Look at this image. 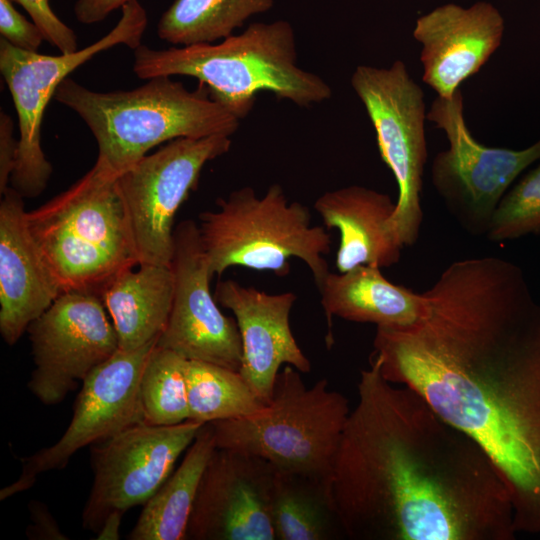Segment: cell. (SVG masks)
Instances as JSON below:
<instances>
[{
  "label": "cell",
  "mask_w": 540,
  "mask_h": 540,
  "mask_svg": "<svg viewBox=\"0 0 540 540\" xmlns=\"http://www.w3.org/2000/svg\"><path fill=\"white\" fill-rule=\"evenodd\" d=\"M408 327H377L373 353L489 455L517 532L540 534V304L523 271L498 257L453 262L423 292Z\"/></svg>",
  "instance_id": "obj_1"
},
{
  "label": "cell",
  "mask_w": 540,
  "mask_h": 540,
  "mask_svg": "<svg viewBox=\"0 0 540 540\" xmlns=\"http://www.w3.org/2000/svg\"><path fill=\"white\" fill-rule=\"evenodd\" d=\"M334 458L329 492L353 540H513L497 467L467 433L370 357Z\"/></svg>",
  "instance_id": "obj_2"
},
{
  "label": "cell",
  "mask_w": 540,
  "mask_h": 540,
  "mask_svg": "<svg viewBox=\"0 0 540 540\" xmlns=\"http://www.w3.org/2000/svg\"><path fill=\"white\" fill-rule=\"evenodd\" d=\"M133 72L140 79L189 76L199 80L210 97L242 119L252 110L256 95L269 91L278 99L308 107L328 100L330 86L297 65L294 29L285 20L253 23L241 34L218 44L134 51Z\"/></svg>",
  "instance_id": "obj_3"
},
{
  "label": "cell",
  "mask_w": 540,
  "mask_h": 540,
  "mask_svg": "<svg viewBox=\"0 0 540 540\" xmlns=\"http://www.w3.org/2000/svg\"><path fill=\"white\" fill-rule=\"evenodd\" d=\"M85 122L98 146L97 160L119 175L155 146L177 138L233 135L238 119L199 83L189 91L169 76L128 91L97 92L71 78L54 97Z\"/></svg>",
  "instance_id": "obj_4"
},
{
  "label": "cell",
  "mask_w": 540,
  "mask_h": 540,
  "mask_svg": "<svg viewBox=\"0 0 540 540\" xmlns=\"http://www.w3.org/2000/svg\"><path fill=\"white\" fill-rule=\"evenodd\" d=\"M117 175L96 161L67 190L26 212L29 231L63 292L99 297L139 265Z\"/></svg>",
  "instance_id": "obj_5"
},
{
  "label": "cell",
  "mask_w": 540,
  "mask_h": 540,
  "mask_svg": "<svg viewBox=\"0 0 540 540\" xmlns=\"http://www.w3.org/2000/svg\"><path fill=\"white\" fill-rule=\"evenodd\" d=\"M217 206L216 211L201 212L198 225L212 276L242 266L283 277L290 272L289 259L295 257L321 287L330 272L323 257L330 251V234L312 225L309 209L289 202L279 184H272L262 197L252 187H242L219 198Z\"/></svg>",
  "instance_id": "obj_6"
},
{
  "label": "cell",
  "mask_w": 540,
  "mask_h": 540,
  "mask_svg": "<svg viewBox=\"0 0 540 540\" xmlns=\"http://www.w3.org/2000/svg\"><path fill=\"white\" fill-rule=\"evenodd\" d=\"M348 399L322 378L307 388L285 365L271 401L248 417L212 422L216 447L255 455L276 470L327 482L350 414Z\"/></svg>",
  "instance_id": "obj_7"
},
{
  "label": "cell",
  "mask_w": 540,
  "mask_h": 540,
  "mask_svg": "<svg viewBox=\"0 0 540 540\" xmlns=\"http://www.w3.org/2000/svg\"><path fill=\"white\" fill-rule=\"evenodd\" d=\"M351 86L375 130L382 160L393 173L398 198L387 228L403 248L418 239L421 191L427 162L425 95L401 60L389 67L359 65Z\"/></svg>",
  "instance_id": "obj_8"
},
{
  "label": "cell",
  "mask_w": 540,
  "mask_h": 540,
  "mask_svg": "<svg viewBox=\"0 0 540 540\" xmlns=\"http://www.w3.org/2000/svg\"><path fill=\"white\" fill-rule=\"evenodd\" d=\"M121 17L101 39L70 54L46 55L12 46L0 37V72L18 118L19 146L10 187L23 198H35L47 187L53 168L41 146V124L48 102L60 83L96 54L117 45L136 49L148 24L138 0L121 7Z\"/></svg>",
  "instance_id": "obj_9"
},
{
  "label": "cell",
  "mask_w": 540,
  "mask_h": 540,
  "mask_svg": "<svg viewBox=\"0 0 540 540\" xmlns=\"http://www.w3.org/2000/svg\"><path fill=\"white\" fill-rule=\"evenodd\" d=\"M427 120L443 131L449 143L432 162L436 192L466 232L486 235L503 195L540 159V139L521 150L479 143L467 127L460 89L450 98L437 96L427 111Z\"/></svg>",
  "instance_id": "obj_10"
},
{
  "label": "cell",
  "mask_w": 540,
  "mask_h": 540,
  "mask_svg": "<svg viewBox=\"0 0 540 540\" xmlns=\"http://www.w3.org/2000/svg\"><path fill=\"white\" fill-rule=\"evenodd\" d=\"M230 146L225 135L177 138L117 175L139 264L171 267L176 212L197 189L205 164Z\"/></svg>",
  "instance_id": "obj_11"
},
{
  "label": "cell",
  "mask_w": 540,
  "mask_h": 540,
  "mask_svg": "<svg viewBox=\"0 0 540 540\" xmlns=\"http://www.w3.org/2000/svg\"><path fill=\"white\" fill-rule=\"evenodd\" d=\"M203 424L140 423L91 445L93 483L82 511V527L100 530L109 515L144 505L171 475Z\"/></svg>",
  "instance_id": "obj_12"
},
{
  "label": "cell",
  "mask_w": 540,
  "mask_h": 540,
  "mask_svg": "<svg viewBox=\"0 0 540 540\" xmlns=\"http://www.w3.org/2000/svg\"><path fill=\"white\" fill-rule=\"evenodd\" d=\"M157 340L133 351L119 349L88 375L82 382L72 419L63 435L53 445L20 459L21 474L15 482L1 489L0 500L31 488L44 472L63 469L82 448L145 423L140 381Z\"/></svg>",
  "instance_id": "obj_13"
},
{
  "label": "cell",
  "mask_w": 540,
  "mask_h": 540,
  "mask_svg": "<svg viewBox=\"0 0 540 540\" xmlns=\"http://www.w3.org/2000/svg\"><path fill=\"white\" fill-rule=\"evenodd\" d=\"M26 332L35 365L27 386L49 406L61 403L119 350L101 298L87 292L61 293Z\"/></svg>",
  "instance_id": "obj_14"
},
{
  "label": "cell",
  "mask_w": 540,
  "mask_h": 540,
  "mask_svg": "<svg viewBox=\"0 0 540 540\" xmlns=\"http://www.w3.org/2000/svg\"><path fill=\"white\" fill-rule=\"evenodd\" d=\"M174 296L168 322L156 345L187 360L240 371L242 343L235 318L224 315L210 292L208 261L198 225L184 220L174 230L171 262Z\"/></svg>",
  "instance_id": "obj_15"
},
{
  "label": "cell",
  "mask_w": 540,
  "mask_h": 540,
  "mask_svg": "<svg viewBox=\"0 0 540 540\" xmlns=\"http://www.w3.org/2000/svg\"><path fill=\"white\" fill-rule=\"evenodd\" d=\"M275 468L216 447L202 474L185 540H276L271 519Z\"/></svg>",
  "instance_id": "obj_16"
},
{
  "label": "cell",
  "mask_w": 540,
  "mask_h": 540,
  "mask_svg": "<svg viewBox=\"0 0 540 540\" xmlns=\"http://www.w3.org/2000/svg\"><path fill=\"white\" fill-rule=\"evenodd\" d=\"M504 31L503 16L484 1L467 8L448 3L422 15L413 29L422 81L437 96L452 97L501 46Z\"/></svg>",
  "instance_id": "obj_17"
},
{
  "label": "cell",
  "mask_w": 540,
  "mask_h": 540,
  "mask_svg": "<svg viewBox=\"0 0 540 540\" xmlns=\"http://www.w3.org/2000/svg\"><path fill=\"white\" fill-rule=\"evenodd\" d=\"M214 298L235 316L242 343L239 372L265 405L271 401L282 365H290L301 373L311 371L310 360L290 328L295 293L268 294L234 280H224L217 283Z\"/></svg>",
  "instance_id": "obj_18"
},
{
  "label": "cell",
  "mask_w": 540,
  "mask_h": 540,
  "mask_svg": "<svg viewBox=\"0 0 540 540\" xmlns=\"http://www.w3.org/2000/svg\"><path fill=\"white\" fill-rule=\"evenodd\" d=\"M62 293L26 222L23 197L12 187L0 203V333L14 345Z\"/></svg>",
  "instance_id": "obj_19"
},
{
  "label": "cell",
  "mask_w": 540,
  "mask_h": 540,
  "mask_svg": "<svg viewBox=\"0 0 540 540\" xmlns=\"http://www.w3.org/2000/svg\"><path fill=\"white\" fill-rule=\"evenodd\" d=\"M395 207L388 194L359 185L327 191L316 199L314 209L324 226L340 233V273L359 265L382 268L399 262L402 247L387 228Z\"/></svg>",
  "instance_id": "obj_20"
},
{
  "label": "cell",
  "mask_w": 540,
  "mask_h": 540,
  "mask_svg": "<svg viewBox=\"0 0 540 540\" xmlns=\"http://www.w3.org/2000/svg\"><path fill=\"white\" fill-rule=\"evenodd\" d=\"M380 269L359 265L339 274L329 272L325 277L318 290L327 320L328 348L334 344V316L377 327L402 328L413 325L426 314L428 304L424 293L388 281Z\"/></svg>",
  "instance_id": "obj_21"
},
{
  "label": "cell",
  "mask_w": 540,
  "mask_h": 540,
  "mask_svg": "<svg viewBox=\"0 0 540 540\" xmlns=\"http://www.w3.org/2000/svg\"><path fill=\"white\" fill-rule=\"evenodd\" d=\"M117 276L100 298L123 351L157 340L168 322L174 296L171 267L139 264Z\"/></svg>",
  "instance_id": "obj_22"
},
{
  "label": "cell",
  "mask_w": 540,
  "mask_h": 540,
  "mask_svg": "<svg viewBox=\"0 0 540 540\" xmlns=\"http://www.w3.org/2000/svg\"><path fill=\"white\" fill-rule=\"evenodd\" d=\"M215 449L212 424H203L180 466L144 504L128 539L185 540L199 483Z\"/></svg>",
  "instance_id": "obj_23"
},
{
  "label": "cell",
  "mask_w": 540,
  "mask_h": 540,
  "mask_svg": "<svg viewBox=\"0 0 540 540\" xmlns=\"http://www.w3.org/2000/svg\"><path fill=\"white\" fill-rule=\"evenodd\" d=\"M271 519L276 540L344 537L327 482L275 470Z\"/></svg>",
  "instance_id": "obj_24"
},
{
  "label": "cell",
  "mask_w": 540,
  "mask_h": 540,
  "mask_svg": "<svg viewBox=\"0 0 540 540\" xmlns=\"http://www.w3.org/2000/svg\"><path fill=\"white\" fill-rule=\"evenodd\" d=\"M273 4L274 0H174L159 19L157 35L175 46L212 43L233 35Z\"/></svg>",
  "instance_id": "obj_25"
},
{
  "label": "cell",
  "mask_w": 540,
  "mask_h": 540,
  "mask_svg": "<svg viewBox=\"0 0 540 540\" xmlns=\"http://www.w3.org/2000/svg\"><path fill=\"white\" fill-rule=\"evenodd\" d=\"M188 420L207 424L240 419L266 407L239 371L204 361L188 360Z\"/></svg>",
  "instance_id": "obj_26"
},
{
  "label": "cell",
  "mask_w": 540,
  "mask_h": 540,
  "mask_svg": "<svg viewBox=\"0 0 540 540\" xmlns=\"http://www.w3.org/2000/svg\"><path fill=\"white\" fill-rule=\"evenodd\" d=\"M187 362L180 354L155 345L140 381L145 423L169 426L188 420Z\"/></svg>",
  "instance_id": "obj_27"
},
{
  "label": "cell",
  "mask_w": 540,
  "mask_h": 540,
  "mask_svg": "<svg viewBox=\"0 0 540 540\" xmlns=\"http://www.w3.org/2000/svg\"><path fill=\"white\" fill-rule=\"evenodd\" d=\"M528 234H540V164L503 195L486 236L501 242Z\"/></svg>",
  "instance_id": "obj_28"
},
{
  "label": "cell",
  "mask_w": 540,
  "mask_h": 540,
  "mask_svg": "<svg viewBox=\"0 0 540 540\" xmlns=\"http://www.w3.org/2000/svg\"><path fill=\"white\" fill-rule=\"evenodd\" d=\"M21 5L30 15L50 45L61 54L78 51V39L75 32L67 26L52 10L49 0H11Z\"/></svg>",
  "instance_id": "obj_29"
},
{
  "label": "cell",
  "mask_w": 540,
  "mask_h": 540,
  "mask_svg": "<svg viewBox=\"0 0 540 540\" xmlns=\"http://www.w3.org/2000/svg\"><path fill=\"white\" fill-rule=\"evenodd\" d=\"M0 34L12 46L36 52L44 40L33 21L19 13L11 0H0Z\"/></svg>",
  "instance_id": "obj_30"
},
{
  "label": "cell",
  "mask_w": 540,
  "mask_h": 540,
  "mask_svg": "<svg viewBox=\"0 0 540 540\" xmlns=\"http://www.w3.org/2000/svg\"><path fill=\"white\" fill-rule=\"evenodd\" d=\"M19 140L14 137V124L11 117L1 112L0 114V193L8 189L10 178L14 171Z\"/></svg>",
  "instance_id": "obj_31"
},
{
  "label": "cell",
  "mask_w": 540,
  "mask_h": 540,
  "mask_svg": "<svg viewBox=\"0 0 540 540\" xmlns=\"http://www.w3.org/2000/svg\"><path fill=\"white\" fill-rule=\"evenodd\" d=\"M31 523L27 527V537L37 540H67L61 532L54 517L45 504L39 501L29 503Z\"/></svg>",
  "instance_id": "obj_32"
},
{
  "label": "cell",
  "mask_w": 540,
  "mask_h": 540,
  "mask_svg": "<svg viewBox=\"0 0 540 540\" xmlns=\"http://www.w3.org/2000/svg\"><path fill=\"white\" fill-rule=\"evenodd\" d=\"M129 1L131 0H76L74 15L82 24H95Z\"/></svg>",
  "instance_id": "obj_33"
},
{
  "label": "cell",
  "mask_w": 540,
  "mask_h": 540,
  "mask_svg": "<svg viewBox=\"0 0 540 540\" xmlns=\"http://www.w3.org/2000/svg\"><path fill=\"white\" fill-rule=\"evenodd\" d=\"M121 514L114 513L108 516V518L102 524L100 530L96 533V539L98 540H118L119 530L122 520Z\"/></svg>",
  "instance_id": "obj_34"
}]
</instances>
